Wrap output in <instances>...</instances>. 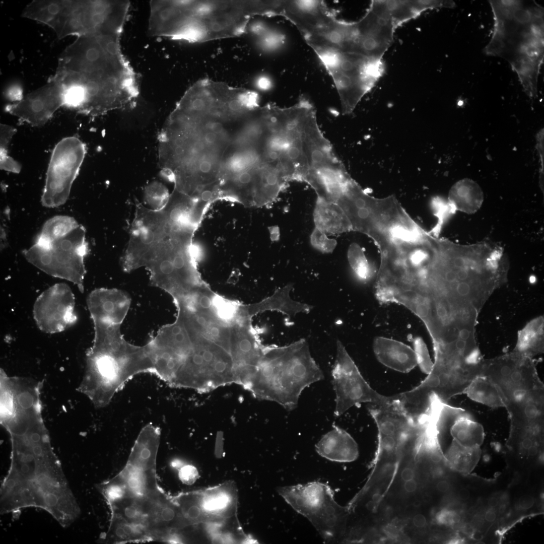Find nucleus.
<instances>
[{
    "label": "nucleus",
    "instance_id": "obj_1",
    "mask_svg": "<svg viewBox=\"0 0 544 544\" xmlns=\"http://www.w3.org/2000/svg\"><path fill=\"white\" fill-rule=\"evenodd\" d=\"M189 212L171 203L158 210L135 205L123 270L145 267L150 283L173 299L205 285L197 268L192 239L200 224Z\"/></svg>",
    "mask_w": 544,
    "mask_h": 544
},
{
    "label": "nucleus",
    "instance_id": "obj_2",
    "mask_svg": "<svg viewBox=\"0 0 544 544\" xmlns=\"http://www.w3.org/2000/svg\"><path fill=\"white\" fill-rule=\"evenodd\" d=\"M31 421L20 422L7 429L12 445L11 463L1 486V514L39 508L67 527L79 517V505L42 422Z\"/></svg>",
    "mask_w": 544,
    "mask_h": 544
},
{
    "label": "nucleus",
    "instance_id": "obj_3",
    "mask_svg": "<svg viewBox=\"0 0 544 544\" xmlns=\"http://www.w3.org/2000/svg\"><path fill=\"white\" fill-rule=\"evenodd\" d=\"M234 132L221 117L175 108L158 135L161 174L194 199L216 191Z\"/></svg>",
    "mask_w": 544,
    "mask_h": 544
},
{
    "label": "nucleus",
    "instance_id": "obj_4",
    "mask_svg": "<svg viewBox=\"0 0 544 544\" xmlns=\"http://www.w3.org/2000/svg\"><path fill=\"white\" fill-rule=\"evenodd\" d=\"M120 35L78 37L59 56L51 78L79 94L78 112L97 117L134 104L140 93L139 84L122 53Z\"/></svg>",
    "mask_w": 544,
    "mask_h": 544
},
{
    "label": "nucleus",
    "instance_id": "obj_5",
    "mask_svg": "<svg viewBox=\"0 0 544 544\" xmlns=\"http://www.w3.org/2000/svg\"><path fill=\"white\" fill-rule=\"evenodd\" d=\"M494 25L486 54L503 58L516 74L524 91L537 96L544 59V10L536 2L490 0Z\"/></svg>",
    "mask_w": 544,
    "mask_h": 544
},
{
    "label": "nucleus",
    "instance_id": "obj_6",
    "mask_svg": "<svg viewBox=\"0 0 544 544\" xmlns=\"http://www.w3.org/2000/svg\"><path fill=\"white\" fill-rule=\"evenodd\" d=\"M121 324L94 323V341L88 355L82 388L96 407L107 405L135 375L153 373L147 344L139 346L126 341L121 332Z\"/></svg>",
    "mask_w": 544,
    "mask_h": 544
},
{
    "label": "nucleus",
    "instance_id": "obj_7",
    "mask_svg": "<svg viewBox=\"0 0 544 544\" xmlns=\"http://www.w3.org/2000/svg\"><path fill=\"white\" fill-rule=\"evenodd\" d=\"M323 378L307 341L301 338L285 346H264L246 389L256 398L276 402L292 411L304 389Z\"/></svg>",
    "mask_w": 544,
    "mask_h": 544
},
{
    "label": "nucleus",
    "instance_id": "obj_8",
    "mask_svg": "<svg viewBox=\"0 0 544 544\" xmlns=\"http://www.w3.org/2000/svg\"><path fill=\"white\" fill-rule=\"evenodd\" d=\"M130 3L127 1L55 0L46 25L58 38L121 34Z\"/></svg>",
    "mask_w": 544,
    "mask_h": 544
},
{
    "label": "nucleus",
    "instance_id": "obj_9",
    "mask_svg": "<svg viewBox=\"0 0 544 544\" xmlns=\"http://www.w3.org/2000/svg\"><path fill=\"white\" fill-rule=\"evenodd\" d=\"M331 77L343 114H350L384 72L383 59L325 47L313 48Z\"/></svg>",
    "mask_w": 544,
    "mask_h": 544
},
{
    "label": "nucleus",
    "instance_id": "obj_10",
    "mask_svg": "<svg viewBox=\"0 0 544 544\" xmlns=\"http://www.w3.org/2000/svg\"><path fill=\"white\" fill-rule=\"evenodd\" d=\"M235 376L230 353L198 335L185 357L171 386L205 392L235 383Z\"/></svg>",
    "mask_w": 544,
    "mask_h": 544
},
{
    "label": "nucleus",
    "instance_id": "obj_11",
    "mask_svg": "<svg viewBox=\"0 0 544 544\" xmlns=\"http://www.w3.org/2000/svg\"><path fill=\"white\" fill-rule=\"evenodd\" d=\"M281 494L326 540H334L343 530L347 510L336 502L334 493L327 484L313 482L286 487L281 489Z\"/></svg>",
    "mask_w": 544,
    "mask_h": 544
},
{
    "label": "nucleus",
    "instance_id": "obj_12",
    "mask_svg": "<svg viewBox=\"0 0 544 544\" xmlns=\"http://www.w3.org/2000/svg\"><path fill=\"white\" fill-rule=\"evenodd\" d=\"M148 32L153 36L189 41L208 38V4L198 1H152Z\"/></svg>",
    "mask_w": 544,
    "mask_h": 544
},
{
    "label": "nucleus",
    "instance_id": "obj_13",
    "mask_svg": "<svg viewBox=\"0 0 544 544\" xmlns=\"http://www.w3.org/2000/svg\"><path fill=\"white\" fill-rule=\"evenodd\" d=\"M88 253L86 230L79 225L47 246L34 244L23 251L28 261L46 273L82 286L84 259Z\"/></svg>",
    "mask_w": 544,
    "mask_h": 544
},
{
    "label": "nucleus",
    "instance_id": "obj_14",
    "mask_svg": "<svg viewBox=\"0 0 544 544\" xmlns=\"http://www.w3.org/2000/svg\"><path fill=\"white\" fill-rule=\"evenodd\" d=\"M86 153L85 144L76 137L65 138L56 145L46 172L43 206L55 208L66 202Z\"/></svg>",
    "mask_w": 544,
    "mask_h": 544
},
{
    "label": "nucleus",
    "instance_id": "obj_15",
    "mask_svg": "<svg viewBox=\"0 0 544 544\" xmlns=\"http://www.w3.org/2000/svg\"><path fill=\"white\" fill-rule=\"evenodd\" d=\"M331 374L335 393L334 414L336 417L361 403L383 405L394 400L393 395H381L369 385L339 340L336 341V355Z\"/></svg>",
    "mask_w": 544,
    "mask_h": 544
},
{
    "label": "nucleus",
    "instance_id": "obj_16",
    "mask_svg": "<svg viewBox=\"0 0 544 544\" xmlns=\"http://www.w3.org/2000/svg\"><path fill=\"white\" fill-rule=\"evenodd\" d=\"M396 28L384 0L372 1L365 15L352 22V53L383 59Z\"/></svg>",
    "mask_w": 544,
    "mask_h": 544
},
{
    "label": "nucleus",
    "instance_id": "obj_17",
    "mask_svg": "<svg viewBox=\"0 0 544 544\" xmlns=\"http://www.w3.org/2000/svg\"><path fill=\"white\" fill-rule=\"evenodd\" d=\"M157 452V448L149 442L134 443L126 466L115 477L124 486V496L147 498L161 491L156 480Z\"/></svg>",
    "mask_w": 544,
    "mask_h": 544
},
{
    "label": "nucleus",
    "instance_id": "obj_18",
    "mask_svg": "<svg viewBox=\"0 0 544 544\" xmlns=\"http://www.w3.org/2000/svg\"><path fill=\"white\" fill-rule=\"evenodd\" d=\"M63 103L62 87L50 78L46 84L20 101L8 105L6 111L31 126H40L63 107Z\"/></svg>",
    "mask_w": 544,
    "mask_h": 544
},
{
    "label": "nucleus",
    "instance_id": "obj_19",
    "mask_svg": "<svg viewBox=\"0 0 544 544\" xmlns=\"http://www.w3.org/2000/svg\"><path fill=\"white\" fill-rule=\"evenodd\" d=\"M251 320L241 317L231 327L230 354L236 383L244 388L255 372L264 346L254 334Z\"/></svg>",
    "mask_w": 544,
    "mask_h": 544
},
{
    "label": "nucleus",
    "instance_id": "obj_20",
    "mask_svg": "<svg viewBox=\"0 0 544 544\" xmlns=\"http://www.w3.org/2000/svg\"><path fill=\"white\" fill-rule=\"evenodd\" d=\"M65 285H57L46 292L38 300L35 315L40 326L48 331H56L70 323L73 314V302Z\"/></svg>",
    "mask_w": 544,
    "mask_h": 544
},
{
    "label": "nucleus",
    "instance_id": "obj_21",
    "mask_svg": "<svg viewBox=\"0 0 544 544\" xmlns=\"http://www.w3.org/2000/svg\"><path fill=\"white\" fill-rule=\"evenodd\" d=\"M279 15L289 19L305 37L325 24L331 14L322 1H280Z\"/></svg>",
    "mask_w": 544,
    "mask_h": 544
},
{
    "label": "nucleus",
    "instance_id": "obj_22",
    "mask_svg": "<svg viewBox=\"0 0 544 544\" xmlns=\"http://www.w3.org/2000/svg\"><path fill=\"white\" fill-rule=\"evenodd\" d=\"M174 303L177 312L184 317L199 335L230 353L231 326L220 321L212 313L194 309L180 301Z\"/></svg>",
    "mask_w": 544,
    "mask_h": 544
},
{
    "label": "nucleus",
    "instance_id": "obj_23",
    "mask_svg": "<svg viewBox=\"0 0 544 544\" xmlns=\"http://www.w3.org/2000/svg\"><path fill=\"white\" fill-rule=\"evenodd\" d=\"M293 288V284L289 283L259 302L248 305L241 304V316L251 319L254 315L266 311H279L289 317H294L300 313H309L312 306L295 301L290 297Z\"/></svg>",
    "mask_w": 544,
    "mask_h": 544
},
{
    "label": "nucleus",
    "instance_id": "obj_24",
    "mask_svg": "<svg viewBox=\"0 0 544 544\" xmlns=\"http://www.w3.org/2000/svg\"><path fill=\"white\" fill-rule=\"evenodd\" d=\"M315 450L321 456L335 462H352L359 456L358 446L354 438L335 425L316 444Z\"/></svg>",
    "mask_w": 544,
    "mask_h": 544
},
{
    "label": "nucleus",
    "instance_id": "obj_25",
    "mask_svg": "<svg viewBox=\"0 0 544 544\" xmlns=\"http://www.w3.org/2000/svg\"><path fill=\"white\" fill-rule=\"evenodd\" d=\"M373 350L380 363L398 372H409L418 365L414 350L396 340L376 337L373 342Z\"/></svg>",
    "mask_w": 544,
    "mask_h": 544
},
{
    "label": "nucleus",
    "instance_id": "obj_26",
    "mask_svg": "<svg viewBox=\"0 0 544 544\" xmlns=\"http://www.w3.org/2000/svg\"><path fill=\"white\" fill-rule=\"evenodd\" d=\"M130 305V298L117 289H99L90 295L88 305L92 318H125Z\"/></svg>",
    "mask_w": 544,
    "mask_h": 544
},
{
    "label": "nucleus",
    "instance_id": "obj_27",
    "mask_svg": "<svg viewBox=\"0 0 544 544\" xmlns=\"http://www.w3.org/2000/svg\"><path fill=\"white\" fill-rule=\"evenodd\" d=\"M313 219L315 228L326 234H339L352 231L348 216L336 202L317 198Z\"/></svg>",
    "mask_w": 544,
    "mask_h": 544
},
{
    "label": "nucleus",
    "instance_id": "obj_28",
    "mask_svg": "<svg viewBox=\"0 0 544 544\" xmlns=\"http://www.w3.org/2000/svg\"><path fill=\"white\" fill-rule=\"evenodd\" d=\"M385 1L387 9L397 27L416 18L428 10L438 8H453L456 6L452 1Z\"/></svg>",
    "mask_w": 544,
    "mask_h": 544
},
{
    "label": "nucleus",
    "instance_id": "obj_29",
    "mask_svg": "<svg viewBox=\"0 0 544 544\" xmlns=\"http://www.w3.org/2000/svg\"><path fill=\"white\" fill-rule=\"evenodd\" d=\"M543 317L540 316L528 322L518 332L513 350L532 358L543 351Z\"/></svg>",
    "mask_w": 544,
    "mask_h": 544
},
{
    "label": "nucleus",
    "instance_id": "obj_30",
    "mask_svg": "<svg viewBox=\"0 0 544 544\" xmlns=\"http://www.w3.org/2000/svg\"><path fill=\"white\" fill-rule=\"evenodd\" d=\"M451 205L463 211H474L481 205L483 193L481 187L469 179L461 180L451 187L449 194Z\"/></svg>",
    "mask_w": 544,
    "mask_h": 544
},
{
    "label": "nucleus",
    "instance_id": "obj_31",
    "mask_svg": "<svg viewBox=\"0 0 544 544\" xmlns=\"http://www.w3.org/2000/svg\"><path fill=\"white\" fill-rule=\"evenodd\" d=\"M76 220L70 216H57L48 220L37 236L35 244L47 246L63 237L79 226Z\"/></svg>",
    "mask_w": 544,
    "mask_h": 544
},
{
    "label": "nucleus",
    "instance_id": "obj_32",
    "mask_svg": "<svg viewBox=\"0 0 544 544\" xmlns=\"http://www.w3.org/2000/svg\"><path fill=\"white\" fill-rule=\"evenodd\" d=\"M471 399L492 408L503 407L498 392L484 376L475 378L465 390L464 393Z\"/></svg>",
    "mask_w": 544,
    "mask_h": 544
},
{
    "label": "nucleus",
    "instance_id": "obj_33",
    "mask_svg": "<svg viewBox=\"0 0 544 544\" xmlns=\"http://www.w3.org/2000/svg\"><path fill=\"white\" fill-rule=\"evenodd\" d=\"M348 259L353 271L360 280L366 282L372 277L374 270L358 244L353 243L350 246Z\"/></svg>",
    "mask_w": 544,
    "mask_h": 544
},
{
    "label": "nucleus",
    "instance_id": "obj_34",
    "mask_svg": "<svg viewBox=\"0 0 544 544\" xmlns=\"http://www.w3.org/2000/svg\"><path fill=\"white\" fill-rule=\"evenodd\" d=\"M169 195L168 189L163 184L155 181L146 187L144 198L152 209L158 210L164 206Z\"/></svg>",
    "mask_w": 544,
    "mask_h": 544
},
{
    "label": "nucleus",
    "instance_id": "obj_35",
    "mask_svg": "<svg viewBox=\"0 0 544 544\" xmlns=\"http://www.w3.org/2000/svg\"><path fill=\"white\" fill-rule=\"evenodd\" d=\"M416 353L418 364L422 371L428 374L431 370L433 363L431 360L427 347L423 340L416 337L412 338Z\"/></svg>",
    "mask_w": 544,
    "mask_h": 544
},
{
    "label": "nucleus",
    "instance_id": "obj_36",
    "mask_svg": "<svg viewBox=\"0 0 544 544\" xmlns=\"http://www.w3.org/2000/svg\"><path fill=\"white\" fill-rule=\"evenodd\" d=\"M310 243L316 249L323 253H331L334 249L336 242L328 238L326 234L314 228L310 236Z\"/></svg>",
    "mask_w": 544,
    "mask_h": 544
},
{
    "label": "nucleus",
    "instance_id": "obj_37",
    "mask_svg": "<svg viewBox=\"0 0 544 544\" xmlns=\"http://www.w3.org/2000/svg\"><path fill=\"white\" fill-rule=\"evenodd\" d=\"M436 521L440 524L451 526L457 524L461 520V517L456 512L449 509L440 511L436 517Z\"/></svg>",
    "mask_w": 544,
    "mask_h": 544
},
{
    "label": "nucleus",
    "instance_id": "obj_38",
    "mask_svg": "<svg viewBox=\"0 0 544 544\" xmlns=\"http://www.w3.org/2000/svg\"><path fill=\"white\" fill-rule=\"evenodd\" d=\"M198 472L195 467L191 465H186L180 469L179 478L184 484L191 485L195 483L198 478Z\"/></svg>",
    "mask_w": 544,
    "mask_h": 544
},
{
    "label": "nucleus",
    "instance_id": "obj_39",
    "mask_svg": "<svg viewBox=\"0 0 544 544\" xmlns=\"http://www.w3.org/2000/svg\"><path fill=\"white\" fill-rule=\"evenodd\" d=\"M229 501L228 497L225 495H221L217 497L210 498L206 500L203 507L207 510L212 511L224 508Z\"/></svg>",
    "mask_w": 544,
    "mask_h": 544
},
{
    "label": "nucleus",
    "instance_id": "obj_40",
    "mask_svg": "<svg viewBox=\"0 0 544 544\" xmlns=\"http://www.w3.org/2000/svg\"><path fill=\"white\" fill-rule=\"evenodd\" d=\"M1 169L13 173H19L21 169L18 162L9 156L7 153H1Z\"/></svg>",
    "mask_w": 544,
    "mask_h": 544
},
{
    "label": "nucleus",
    "instance_id": "obj_41",
    "mask_svg": "<svg viewBox=\"0 0 544 544\" xmlns=\"http://www.w3.org/2000/svg\"><path fill=\"white\" fill-rule=\"evenodd\" d=\"M16 132L14 127L1 124V152H7L8 146Z\"/></svg>",
    "mask_w": 544,
    "mask_h": 544
},
{
    "label": "nucleus",
    "instance_id": "obj_42",
    "mask_svg": "<svg viewBox=\"0 0 544 544\" xmlns=\"http://www.w3.org/2000/svg\"><path fill=\"white\" fill-rule=\"evenodd\" d=\"M263 45L268 49H274L281 46L284 42L285 37L279 33H271L264 37Z\"/></svg>",
    "mask_w": 544,
    "mask_h": 544
},
{
    "label": "nucleus",
    "instance_id": "obj_43",
    "mask_svg": "<svg viewBox=\"0 0 544 544\" xmlns=\"http://www.w3.org/2000/svg\"><path fill=\"white\" fill-rule=\"evenodd\" d=\"M22 88L18 84L10 86L5 92L6 98L15 102H18L23 98Z\"/></svg>",
    "mask_w": 544,
    "mask_h": 544
},
{
    "label": "nucleus",
    "instance_id": "obj_44",
    "mask_svg": "<svg viewBox=\"0 0 544 544\" xmlns=\"http://www.w3.org/2000/svg\"><path fill=\"white\" fill-rule=\"evenodd\" d=\"M412 522L416 527L422 528L426 525L427 519L426 517L422 514H417L413 518Z\"/></svg>",
    "mask_w": 544,
    "mask_h": 544
},
{
    "label": "nucleus",
    "instance_id": "obj_45",
    "mask_svg": "<svg viewBox=\"0 0 544 544\" xmlns=\"http://www.w3.org/2000/svg\"><path fill=\"white\" fill-rule=\"evenodd\" d=\"M415 471L412 468L406 467L404 468L400 473L401 479L403 481H407L414 479Z\"/></svg>",
    "mask_w": 544,
    "mask_h": 544
},
{
    "label": "nucleus",
    "instance_id": "obj_46",
    "mask_svg": "<svg viewBox=\"0 0 544 544\" xmlns=\"http://www.w3.org/2000/svg\"><path fill=\"white\" fill-rule=\"evenodd\" d=\"M518 503L520 508L523 509H527L533 505L534 500L530 497H522L519 499Z\"/></svg>",
    "mask_w": 544,
    "mask_h": 544
},
{
    "label": "nucleus",
    "instance_id": "obj_47",
    "mask_svg": "<svg viewBox=\"0 0 544 544\" xmlns=\"http://www.w3.org/2000/svg\"><path fill=\"white\" fill-rule=\"evenodd\" d=\"M403 489L405 492L412 493L415 492L418 488V484L415 479L404 482Z\"/></svg>",
    "mask_w": 544,
    "mask_h": 544
},
{
    "label": "nucleus",
    "instance_id": "obj_48",
    "mask_svg": "<svg viewBox=\"0 0 544 544\" xmlns=\"http://www.w3.org/2000/svg\"><path fill=\"white\" fill-rule=\"evenodd\" d=\"M257 86L261 90H266L269 88L270 83L269 79L266 78H261L258 81Z\"/></svg>",
    "mask_w": 544,
    "mask_h": 544
},
{
    "label": "nucleus",
    "instance_id": "obj_49",
    "mask_svg": "<svg viewBox=\"0 0 544 544\" xmlns=\"http://www.w3.org/2000/svg\"><path fill=\"white\" fill-rule=\"evenodd\" d=\"M436 488L441 492H445L449 490V484L446 481L441 480L437 483Z\"/></svg>",
    "mask_w": 544,
    "mask_h": 544
},
{
    "label": "nucleus",
    "instance_id": "obj_50",
    "mask_svg": "<svg viewBox=\"0 0 544 544\" xmlns=\"http://www.w3.org/2000/svg\"><path fill=\"white\" fill-rule=\"evenodd\" d=\"M496 518V512L492 508L489 509L486 511L485 515V518L486 521L489 522H492L495 521Z\"/></svg>",
    "mask_w": 544,
    "mask_h": 544
},
{
    "label": "nucleus",
    "instance_id": "obj_51",
    "mask_svg": "<svg viewBox=\"0 0 544 544\" xmlns=\"http://www.w3.org/2000/svg\"><path fill=\"white\" fill-rule=\"evenodd\" d=\"M469 496V492L466 489L462 490L460 492V496L463 499H466Z\"/></svg>",
    "mask_w": 544,
    "mask_h": 544
},
{
    "label": "nucleus",
    "instance_id": "obj_52",
    "mask_svg": "<svg viewBox=\"0 0 544 544\" xmlns=\"http://www.w3.org/2000/svg\"><path fill=\"white\" fill-rule=\"evenodd\" d=\"M498 504V501L495 498L491 499L490 501V505L491 507H494L496 506Z\"/></svg>",
    "mask_w": 544,
    "mask_h": 544
},
{
    "label": "nucleus",
    "instance_id": "obj_53",
    "mask_svg": "<svg viewBox=\"0 0 544 544\" xmlns=\"http://www.w3.org/2000/svg\"><path fill=\"white\" fill-rule=\"evenodd\" d=\"M505 509V505H502L499 508V512L501 513H502L504 512Z\"/></svg>",
    "mask_w": 544,
    "mask_h": 544
}]
</instances>
